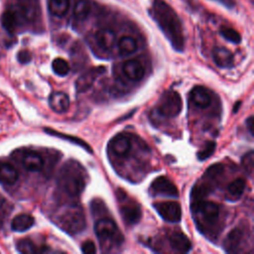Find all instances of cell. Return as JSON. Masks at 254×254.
<instances>
[{
    "label": "cell",
    "instance_id": "6da1fadb",
    "mask_svg": "<svg viewBox=\"0 0 254 254\" xmlns=\"http://www.w3.org/2000/svg\"><path fill=\"white\" fill-rule=\"evenodd\" d=\"M150 16L157 23L173 48L178 52H183L185 47L183 26L173 8L164 0H153Z\"/></svg>",
    "mask_w": 254,
    "mask_h": 254
},
{
    "label": "cell",
    "instance_id": "7a4b0ae2",
    "mask_svg": "<svg viewBox=\"0 0 254 254\" xmlns=\"http://www.w3.org/2000/svg\"><path fill=\"white\" fill-rule=\"evenodd\" d=\"M86 172L84 168L75 160H68L63 166L58 183L60 189L68 196L76 197L80 195L86 186Z\"/></svg>",
    "mask_w": 254,
    "mask_h": 254
},
{
    "label": "cell",
    "instance_id": "3957f363",
    "mask_svg": "<svg viewBox=\"0 0 254 254\" xmlns=\"http://www.w3.org/2000/svg\"><path fill=\"white\" fill-rule=\"evenodd\" d=\"M60 226L68 234H77L85 228V216L79 205H69L59 216Z\"/></svg>",
    "mask_w": 254,
    "mask_h": 254
},
{
    "label": "cell",
    "instance_id": "277c9868",
    "mask_svg": "<svg viewBox=\"0 0 254 254\" xmlns=\"http://www.w3.org/2000/svg\"><path fill=\"white\" fill-rule=\"evenodd\" d=\"M95 234L101 245L107 243L119 245L123 241V235L118 229L114 220L109 217H102L95 222Z\"/></svg>",
    "mask_w": 254,
    "mask_h": 254
},
{
    "label": "cell",
    "instance_id": "5b68a950",
    "mask_svg": "<svg viewBox=\"0 0 254 254\" xmlns=\"http://www.w3.org/2000/svg\"><path fill=\"white\" fill-rule=\"evenodd\" d=\"M182 107L181 95L177 91H167L159 99L156 109L159 115L172 118L180 114Z\"/></svg>",
    "mask_w": 254,
    "mask_h": 254
},
{
    "label": "cell",
    "instance_id": "8992f818",
    "mask_svg": "<svg viewBox=\"0 0 254 254\" xmlns=\"http://www.w3.org/2000/svg\"><path fill=\"white\" fill-rule=\"evenodd\" d=\"M190 207L193 214L199 215L208 223L215 222L219 216V206L213 201L196 199L192 202Z\"/></svg>",
    "mask_w": 254,
    "mask_h": 254
},
{
    "label": "cell",
    "instance_id": "52a82bcc",
    "mask_svg": "<svg viewBox=\"0 0 254 254\" xmlns=\"http://www.w3.org/2000/svg\"><path fill=\"white\" fill-rule=\"evenodd\" d=\"M160 216L169 222H179L182 218V208L177 201H161L153 204Z\"/></svg>",
    "mask_w": 254,
    "mask_h": 254
},
{
    "label": "cell",
    "instance_id": "ba28073f",
    "mask_svg": "<svg viewBox=\"0 0 254 254\" xmlns=\"http://www.w3.org/2000/svg\"><path fill=\"white\" fill-rule=\"evenodd\" d=\"M104 66H94L83 72L75 81V89L77 92L82 93L87 91L95 82V80L105 72Z\"/></svg>",
    "mask_w": 254,
    "mask_h": 254
},
{
    "label": "cell",
    "instance_id": "9c48e42d",
    "mask_svg": "<svg viewBox=\"0 0 254 254\" xmlns=\"http://www.w3.org/2000/svg\"><path fill=\"white\" fill-rule=\"evenodd\" d=\"M151 190L155 194L169 196V197H178L179 192L177 187L174 183L165 176L158 177L155 179L151 185Z\"/></svg>",
    "mask_w": 254,
    "mask_h": 254
},
{
    "label": "cell",
    "instance_id": "30bf717a",
    "mask_svg": "<svg viewBox=\"0 0 254 254\" xmlns=\"http://www.w3.org/2000/svg\"><path fill=\"white\" fill-rule=\"evenodd\" d=\"M245 238V233L240 227L233 228L226 236L224 241V249L226 252L236 253L241 250Z\"/></svg>",
    "mask_w": 254,
    "mask_h": 254
},
{
    "label": "cell",
    "instance_id": "8fae6325",
    "mask_svg": "<svg viewBox=\"0 0 254 254\" xmlns=\"http://www.w3.org/2000/svg\"><path fill=\"white\" fill-rule=\"evenodd\" d=\"M120 213L124 222L128 225L137 224L142 217V210L139 204L129 201L120 206Z\"/></svg>",
    "mask_w": 254,
    "mask_h": 254
},
{
    "label": "cell",
    "instance_id": "7c38bea8",
    "mask_svg": "<svg viewBox=\"0 0 254 254\" xmlns=\"http://www.w3.org/2000/svg\"><path fill=\"white\" fill-rule=\"evenodd\" d=\"M110 148L113 154L118 157H124L129 154L132 148L131 141L128 136L123 134H118L114 136L110 141Z\"/></svg>",
    "mask_w": 254,
    "mask_h": 254
},
{
    "label": "cell",
    "instance_id": "4fadbf2b",
    "mask_svg": "<svg viewBox=\"0 0 254 254\" xmlns=\"http://www.w3.org/2000/svg\"><path fill=\"white\" fill-rule=\"evenodd\" d=\"M95 41L100 49L108 52L111 51L116 45L117 38L115 32L111 29H102L96 33Z\"/></svg>",
    "mask_w": 254,
    "mask_h": 254
},
{
    "label": "cell",
    "instance_id": "5bb4252c",
    "mask_svg": "<svg viewBox=\"0 0 254 254\" xmlns=\"http://www.w3.org/2000/svg\"><path fill=\"white\" fill-rule=\"evenodd\" d=\"M124 75L131 80H140L144 76L145 69L142 64L137 60H129L122 65Z\"/></svg>",
    "mask_w": 254,
    "mask_h": 254
},
{
    "label": "cell",
    "instance_id": "9a60e30c",
    "mask_svg": "<svg viewBox=\"0 0 254 254\" xmlns=\"http://www.w3.org/2000/svg\"><path fill=\"white\" fill-rule=\"evenodd\" d=\"M190 100L199 108H206L211 103V95L203 86H195L190 91Z\"/></svg>",
    "mask_w": 254,
    "mask_h": 254
},
{
    "label": "cell",
    "instance_id": "2e32d148",
    "mask_svg": "<svg viewBox=\"0 0 254 254\" xmlns=\"http://www.w3.org/2000/svg\"><path fill=\"white\" fill-rule=\"evenodd\" d=\"M49 104L55 112L63 113L67 111L69 108V98L65 93L62 91H56L50 95Z\"/></svg>",
    "mask_w": 254,
    "mask_h": 254
},
{
    "label": "cell",
    "instance_id": "e0dca14e",
    "mask_svg": "<svg viewBox=\"0 0 254 254\" xmlns=\"http://www.w3.org/2000/svg\"><path fill=\"white\" fill-rule=\"evenodd\" d=\"M22 164L24 168L30 172H39L44 167V160L37 152L29 151L23 155Z\"/></svg>",
    "mask_w": 254,
    "mask_h": 254
},
{
    "label": "cell",
    "instance_id": "ac0fdd59",
    "mask_svg": "<svg viewBox=\"0 0 254 254\" xmlns=\"http://www.w3.org/2000/svg\"><path fill=\"white\" fill-rule=\"evenodd\" d=\"M213 61L217 66L222 68H229L233 66L234 58L229 50L218 47L213 50Z\"/></svg>",
    "mask_w": 254,
    "mask_h": 254
},
{
    "label": "cell",
    "instance_id": "d6986e66",
    "mask_svg": "<svg viewBox=\"0 0 254 254\" xmlns=\"http://www.w3.org/2000/svg\"><path fill=\"white\" fill-rule=\"evenodd\" d=\"M170 245L171 247L180 253L189 252L191 248V243L189 238L182 232H174L170 236Z\"/></svg>",
    "mask_w": 254,
    "mask_h": 254
},
{
    "label": "cell",
    "instance_id": "ffe728a7",
    "mask_svg": "<svg viewBox=\"0 0 254 254\" xmlns=\"http://www.w3.org/2000/svg\"><path fill=\"white\" fill-rule=\"evenodd\" d=\"M18 177V172L12 164L8 162L0 163V183L10 186L16 183Z\"/></svg>",
    "mask_w": 254,
    "mask_h": 254
},
{
    "label": "cell",
    "instance_id": "44dd1931",
    "mask_svg": "<svg viewBox=\"0 0 254 254\" xmlns=\"http://www.w3.org/2000/svg\"><path fill=\"white\" fill-rule=\"evenodd\" d=\"M35 219L32 215L27 214V213H22L16 215L11 223V227L14 231L17 232H23L28 230L34 225Z\"/></svg>",
    "mask_w": 254,
    "mask_h": 254
},
{
    "label": "cell",
    "instance_id": "7402d4cb",
    "mask_svg": "<svg viewBox=\"0 0 254 254\" xmlns=\"http://www.w3.org/2000/svg\"><path fill=\"white\" fill-rule=\"evenodd\" d=\"M138 49V43L131 36H123L118 41V50L122 56H129L135 53Z\"/></svg>",
    "mask_w": 254,
    "mask_h": 254
},
{
    "label": "cell",
    "instance_id": "603a6c76",
    "mask_svg": "<svg viewBox=\"0 0 254 254\" xmlns=\"http://www.w3.org/2000/svg\"><path fill=\"white\" fill-rule=\"evenodd\" d=\"M49 11L56 17H64L69 9V0H49Z\"/></svg>",
    "mask_w": 254,
    "mask_h": 254
},
{
    "label": "cell",
    "instance_id": "cb8c5ba5",
    "mask_svg": "<svg viewBox=\"0 0 254 254\" xmlns=\"http://www.w3.org/2000/svg\"><path fill=\"white\" fill-rule=\"evenodd\" d=\"M1 24L7 32L13 33L18 26L17 13L13 10H6L1 16Z\"/></svg>",
    "mask_w": 254,
    "mask_h": 254
},
{
    "label": "cell",
    "instance_id": "d4e9b609",
    "mask_svg": "<svg viewBox=\"0 0 254 254\" xmlns=\"http://www.w3.org/2000/svg\"><path fill=\"white\" fill-rule=\"evenodd\" d=\"M245 186H246V183H245V180L242 179V178H238V179H235L233 180L228 186H227V195L228 197L230 198H233V199H238L242 193L244 192V190H245Z\"/></svg>",
    "mask_w": 254,
    "mask_h": 254
},
{
    "label": "cell",
    "instance_id": "484cf974",
    "mask_svg": "<svg viewBox=\"0 0 254 254\" xmlns=\"http://www.w3.org/2000/svg\"><path fill=\"white\" fill-rule=\"evenodd\" d=\"M91 11V3L89 0H78L73 7V17L77 21H83L87 18Z\"/></svg>",
    "mask_w": 254,
    "mask_h": 254
},
{
    "label": "cell",
    "instance_id": "4316f807",
    "mask_svg": "<svg viewBox=\"0 0 254 254\" xmlns=\"http://www.w3.org/2000/svg\"><path fill=\"white\" fill-rule=\"evenodd\" d=\"M45 132L49 133L50 135H53V136H56V137H59V138H62V139H64V140H67L73 144H76L78 146H80L81 148H83L85 151L89 152V153H92V149L91 147L85 142L83 141L82 139L80 138H77L75 136H71V135H67V134H64V133H60L56 130H53V129H45Z\"/></svg>",
    "mask_w": 254,
    "mask_h": 254
},
{
    "label": "cell",
    "instance_id": "83f0119b",
    "mask_svg": "<svg viewBox=\"0 0 254 254\" xmlns=\"http://www.w3.org/2000/svg\"><path fill=\"white\" fill-rule=\"evenodd\" d=\"M224 168L221 164H214L211 165L204 173L203 178L206 180L207 183H211L213 181H216L219 177H221V175L223 174Z\"/></svg>",
    "mask_w": 254,
    "mask_h": 254
},
{
    "label": "cell",
    "instance_id": "f1b7e54d",
    "mask_svg": "<svg viewBox=\"0 0 254 254\" xmlns=\"http://www.w3.org/2000/svg\"><path fill=\"white\" fill-rule=\"evenodd\" d=\"M52 67L54 72L59 76H65L69 72V64L68 63L61 58H57L53 61Z\"/></svg>",
    "mask_w": 254,
    "mask_h": 254
},
{
    "label": "cell",
    "instance_id": "f546056e",
    "mask_svg": "<svg viewBox=\"0 0 254 254\" xmlns=\"http://www.w3.org/2000/svg\"><path fill=\"white\" fill-rule=\"evenodd\" d=\"M220 35L227 41L234 43V44H239L241 42V36L240 34L229 27H221L220 29Z\"/></svg>",
    "mask_w": 254,
    "mask_h": 254
},
{
    "label": "cell",
    "instance_id": "4dcf8cb0",
    "mask_svg": "<svg viewBox=\"0 0 254 254\" xmlns=\"http://www.w3.org/2000/svg\"><path fill=\"white\" fill-rule=\"evenodd\" d=\"M17 249L24 254H32L39 252L37 246L30 239H22L17 243Z\"/></svg>",
    "mask_w": 254,
    "mask_h": 254
},
{
    "label": "cell",
    "instance_id": "1f68e13d",
    "mask_svg": "<svg viewBox=\"0 0 254 254\" xmlns=\"http://www.w3.org/2000/svg\"><path fill=\"white\" fill-rule=\"evenodd\" d=\"M215 147H216L215 142H213V141L207 142V143L203 146V148L198 151V153H197V155H196L197 159H198L199 161H204V160H206L207 158H209V157L214 153Z\"/></svg>",
    "mask_w": 254,
    "mask_h": 254
},
{
    "label": "cell",
    "instance_id": "d6a6232c",
    "mask_svg": "<svg viewBox=\"0 0 254 254\" xmlns=\"http://www.w3.org/2000/svg\"><path fill=\"white\" fill-rule=\"evenodd\" d=\"M254 152L251 150L248 153H246L241 160L242 167L246 171V173L251 176L253 174V167H254Z\"/></svg>",
    "mask_w": 254,
    "mask_h": 254
},
{
    "label": "cell",
    "instance_id": "836d02e7",
    "mask_svg": "<svg viewBox=\"0 0 254 254\" xmlns=\"http://www.w3.org/2000/svg\"><path fill=\"white\" fill-rule=\"evenodd\" d=\"M10 206L7 202V200L5 199V197L0 193V228L3 226V223L9 213L10 210Z\"/></svg>",
    "mask_w": 254,
    "mask_h": 254
},
{
    "label": "cell",
    "instance_id": "e575fe53",
    "mask_svg": "<svg viewBox=\"0 0 254 254\" xmlns=\"http://www.w3.org/2000/svg\"><path fill=\"white\" fill-rule=\"evenodd\" d=\"M81 251L86 254H93L96 252V247L93 241L86 240L81 244Z\"/></svg>",
    "mask_w": 254,
    "mask_h": 254
},
{
    "label": "cell",
    "instance_id": "d590c367",
    "mask_svg": "<svg viewBox=\"0 0 254 254\" xmlns=\"http://www.w3.org/2000/svg\"><path fill=\"white\" fill-rule=\"evenodd\" d=\"M31 59H32V56L30 52L27 50H22L17 55V60L21 64H28L31 61Z\"/></svg>",
    "mask_w": 254,
    "mask_h": 254
},
{
    "label": "cell",
    "instance_id": "8d00e7d4",
    "mask_svg": "<svg viewBox=\"0 0 254 254\" xmlns=\"http://www.w3.org/2000/svg\"><path fill=\"white\" fill-rule=\"evenodd\" d=\"M212 1L218 2V3H220V4L223 5V6H225V7L228 8V9H232V8H234L235 5H236L235 0H212Z\"/></svg>",
    "mask_w": 254,
    "mask_h": 254
},
{
    "label": "cell",
    "instance_id": "74e56055",
    "mask_svg": "<svg viewBox=\"0 0 254 254\" xmlns=\"http://www.w3.org/2000/svg\"><path fill=\"white\" fill-rule=\"evenodd\" d=\"M246 126L250 132L251 135H253V127H254V124H253V117L250 116L248 117V119L246 120Z\"/></svg>",
    "mask_w": 254,
    "mask_h": 254
},
{
    "label": "cell",
    "instance_id": "f35d334b",
    "mask_svg": "<svg viewBox=\"0 0 254 254\" xmlns=\"http://www.w3.org/2000/svg\"><path fill=\"white\" fill-rule=\"evenodd\" d=\"M240 103H241V102H236V105H235V107H234V112H236V111H237V107L239 108Z\"/></svg>",
    "mask_w": 254,
    "mask_h": 254
}]
</instances>
